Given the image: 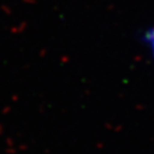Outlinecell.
<instances>
[{"label":"cell","mask_w":154,"mask_h":154,"mask_svg":"<svg viewBox=\"0 0 154 154\" xmlns=\"http://www.w3.org/2000/svg\"><path fill=\"white\" fill-rule=\"evenodd\" d=\"M151 40H152V42H153V45H154V31H152V32H151Z\"/></svg>","instance_id":"cell-1"}]
</instances>
